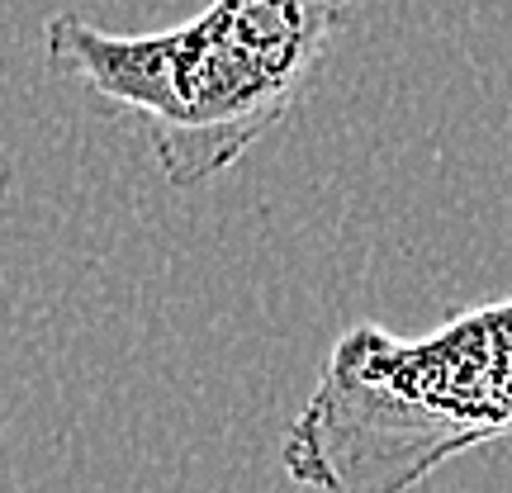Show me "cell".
Masks as SVG:
<instances>
[{
	"label": "cell",
	"mask_w": 512,
	"mask_h": 493,
	"mask_svg": "<svg viewBox=\"0 0 512 493\" xmlns=\"http://www.w3.org/2000/svg\"><path fill=\"white\" fill-rule=\"evenodd\" d=\"M351 0H214L162 34H105L53 15L43 48L100 100L138 114L166 185L195 190L294 114L342 34Z\"/></svg>",
	"instance_id": "6da1fadb"
},
{
	"label": "cell",
	"mask_w": 512,
	"mask_h": 493,
	"mask_svg": "<svg viewBox=\"0 0 512 493\" xmlns=\"http://www.w3.org/2000/svg\"><path fill=\"white\" fill-rule=\"evenodd\" d=\"M512 437V299L427 337L356 323L280 441L309 493H413L446 460Z\"/></svg>",
	"instance_id": "7a4b0ae2"
}]
</instances>
